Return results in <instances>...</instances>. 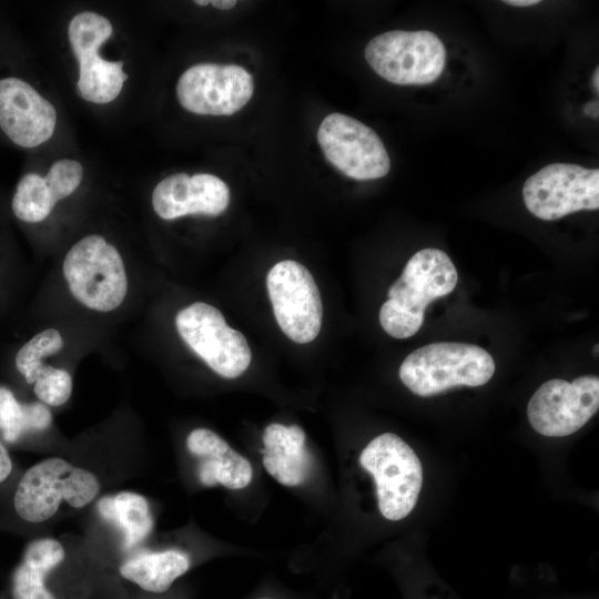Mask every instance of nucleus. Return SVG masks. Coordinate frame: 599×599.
I'll use <instances>...</instances> for the list:
<instances>
[{
    "label": "nucleus",
    "mask_w": 599,
    "mask_h": 599,
    "mask_svg": "<svg viewBox=\"0 0 599 599\" xmlns=\"http://www.w3.org/2000/svg\"><path fill=\"white\" fill-rule=\"evenodd\" d=\"M186 447L200 458L197 475L204 486L221 484L229 489H242L251 483V463L213 430L193 429L186 438Z\"/></svg>",
    "instance_id": "dca6fc26"
},
{
    "label": "nucleus",
    "mask_w": 599,
    "mask_h": 599,
    "mask_svg": "<svg viewBox=\"0 0 599 599\" xmlns=\"http://www.w3.org/2000/svg\"><path fill=\"white\" fill-rule=\"evenodd\" d=\"M266 287L283 333L295 343L314 341L322 327L323 304L311 272L296 261H281L268 271Z\"/></svg>",
    "instance_id": "6e6552de"
},
{
    "label": "nucleus",
    "mask_w": 599,
    "mask_h": 599,
    "mask_svg": "<svg viewBox=\"0 0 599 599\" xmlns=\"http://www.w3.org/2000/svg\"><path fill=\"white\" fill-rule=\"evenodd\" d=\"M539 0H506L504 3L515 7H529L539 3Z\"/></svg>",
    "instance_id": "cd10ccee"
},
{
    "label": "nucleus",
    "mask_w": 599,
    "mask_h": 599,
    "mask_svg": "<svg viewBox=\"0 0 599 599\" xmlns=\"http://www.w3.org/2000/svg\"><path fill=\"white\" fill-rule=\"evenodd\" d=\"M230 204V189L216 175L209 173H175L154 187L152 205L163 220L190 214L220 215Z\"/></svg>",
    "instance_id": "2eb2a0df"
},
{
    "label": "nucleus",
    "mask_w": 599,
    "mask_h": 599,
    "mask_svg": "<svg viewBox=\"0 0 599 599\" xmlns=\"http://www.w3.org/2000/svg\"><path fill=\"white\" fill-rule=\"evenodd\" d=\"M175 326L187 346L220 376L236 378L250 366L252 353L246 338L230 327L213 305H189L176 314Z\"/></svg>",
    "instance_id": "0eeeda50"
},
{
    "label": "nucleus",
    "mask_w": 599,
    "mask_h": 599,
    "mask_svg": "<svg viewBox=\"0 0 599 599\" xmlns=\"http://www.w3.org/2000/svg\"><path fill=\"white\" fill-rule=\"evenodd\" d=\"M189 556L180 550L142 552L124 560L119 573L150 593H163L190 568Z\"/></svg>",
    "instance_id": "6ab92c4d"
},
{
    "label": "nucleus",
    "mask_w": 599,
    "mask_h": 599,
    "mask_svg": "<svg viewBox=\"0 0 599 599\" xmlns=\"http://www.w3.org/2000/svg\"><path fill=\"white\" fill-rule=\"evenodd\" d=\"M60 201L45 176L27 173L18 182L12 197L14 215L27 223L43 221Z\"/></svg>",
    "instance_id": "412c9836"
},
{
    "label": "nucleus",
    "mask_w": 599,
    "mask_h": 599,
    "mask_svg": "<svg viewBox=\"0 0 599 599\" xmlns=\"http://www.w3.org/2000/svg\"><path fill=\"white\" fill-rule=\"evenodd\" d=\"M63 346L59 331L44 329L28 341L16 355L17 369L24 376L28 384H33L44 364L42 359L58 353Z\"/></svg>",
    "instance_id": "4be33fe9"
},
{
    "label": "nucleus",
    "mask_w": 599,
    "mask_h": 599,
    "mask_svg": "<svg viewBox=\"0 0 599 599\" xmlns=\"http://www.w3.org/2000/svg\"><path fill=\"white\" fill-rule=\"evenodd\" d=\"M585 113L591 118H598L599 115V103L598 101H591L585 105Z\"/></svg>",
    "instance_id": "bb28decb"
},
{
    "label": "nucleus",
    "mask_w": 599,
    "mask_h": 599,
    "mask_svg": "<svg viewBox=\"0 0 599 599\" xmlns=\"http://www.w3.org/2000/svg\"><path fill=\"white\" fill-rule=\"evenodd\" d=\"M112 32L110 20L91 11L75 14L69 23V41L79 62L77 91L85 101L112 102L128 79L122 61H106L99 55V49Z\"/></svg>",
    "instance_id": "9d476101"
},
{
    "label": "nucleus",
    "mask_w": 599,
    "mask_h": 599,
    "mask_svg": "<svg viewBox=\"0 0 599 599\" xmlns=\"http://www.w3.org/2000/svg\"><path fill=\"white\" fill-rule=\"evenodd\" d=\"M263 465L267 473L284 486L305 481L311 459L305 448V433L297 425L273 423L263 433Z\"/></svg>",
    "instance_id": "f3484780"
},
{
    "label": "nucleus",
    "mask_w": 599,
    "mask_h": 599,
    "mask_svg": "<svg viewBox=\"0 0 599 599\" xmlns=\"http://www.w3.org/2000/svg\"><path fill=\"white\" fill-rule=\"evenodd\" d=\"M598 347L599 345L597 344L596 347L593 348V351H596L595 353L598 354Z\"/></svg>",
    "instance_id": "7c9ffc66"
},
{
    "label": "nucleus",
    "mask_w": 599,
    "mask_h": 599,
    "mask_svg": "<svg viewBox=\"0 0 599 599\" xmlns=\"http://www.w3.org/2000/svg\"><path fill=\"white\" fill-rule=\"evenodd\" d=\"M34 394L47 406H61L72 393L71 375L61 368L43 364L34 382Z\"/></svg>",
    "instance_id": "b1692460"
},
{
    "label": "nucleus",
    "mask_w": 599,
    "mask_h": 599,
    "mask_svg": "<svg viewBox=\"0 0 599 599\" xmlns=\"http://www.w3.org/2000/svg\"><path fill=\"white\" fill-rule=\"evenodd\" d=\"M100 491V481L90 470L60 457L41 460L24 471L13 496L17 515L28 522L53 517L64 501L73 508L89 505Z\"/></svg>",
    "instance_id": "7ed1b4c3"
},
{
    "label": "nucleus",
    "mask_w": 599,
    "mask_h": 599,
    "mask_svg": "<svg viewBox=\"0 0 599 599\" xmlns=\"http://www.w3.org/2000/svg\"><path fill=\"white\" fill-rule=\"evenodd\" d=\"M528 211L544 221L599 207V170L571 163L548 164L522 186Z\"/></svg>",
    "instance_id": "1a4fd4ad"
},
{
    "label": "nucleus",
    "mask_w": 599,
    "mask_h": 599,
    "mask_svg": "<svg viewBox=\"0 0 599 599\" xmlns=\"http://www.w3.org/2000/svg\"><path fill=\"white\" fill-rule=\"evenodd\" d=\"M35 419L31 404H21L13 393L0 387V430L8 443L17 441L23 434L34 432Z\"/></svg>",
    "instance_id": "5701e85b"
},
{
    "label": "nucleus",
    "mask_w": 599,
    "mask_h": 599,
    "mask_svg": "<svg viewBox=\"0 0 599 599\" xmlns=\"http://www.w3.org/2000/svg\"><path fill=\"white\" fill-rule=\"evenodd\" d=\"M63 275L74 298L98 312L115 309L128 292L119 251L97 234L84 236L68 251Z\"/></svg>",
    "instance_id": "20e7f679"
},
{
    "label": "nucleus",
    "mask_w": 599,
    "mask_h": 599,
    "mask_svg": "<svg viewBox=\"0 0 599 599\" xmlns=\"http://www.w3.org/2000/svg\"><path fill=\"white\" fill-rule=\"evenodd\" d=\"M100 517L116 527L123 547L130 550L143 542L153 529V517L146 498L133 491L102 497L97 505Z\"/></svg>",
    "instance_id": "aec40b11"
},
{
    "label": "nucleus",
    "mask_w": 599,
    "mask_h": 599,
    "mask_svg": "<svg viewBox=\"0 0 599 599\" xmlns=\"http://www.w3.org/2000/svg\"><path fill=\"white\" fill-rule=\"evenodd\" d=\"M253 92V77L236 64H195L182 73L176 84L180 104L201 115H232L251 100Z\"/></svg>",
    "instance_id": "ddd939ff"
},
{
    "label": "nucleus",
    "mask_w": 599,
    "mask_h": 599,
    "mask_svg": "<svg viewBox=\"0 0 599 599\" xmlns=\"http://www.w3.org/2000/svg\"><path fill=\"white\" fill-rule=\"evenodd\" d=\"M64 558V548L57 539L40 538L30 542L11 577L12 599H57L47 581Z\"/></svg>",
    "instance_id": "a211bd4d"
},
{
    "label": "nucleus",
    "mask_w": 599,
    "mask_h": 599,
    "mask_svg": "<svg viewBox=\"0 0 599 599\" xmlns=\"http://www.w3.org/2000/svg\"><path fill=\"white\" fill-rule=\"evenodd\" d=\"M211 4L221 10H230L235 7V0H213Z\"/></svg>",
    "instance_id": "a878e982"
},
{
    "label": "nucleus",
    "mask_w": 599,
    "mask_h": 599,
    "mask_svg": "<svg viewBox=\"0 0 599 599\" xmlns=\"http://www.w3.org/2000/svg\"><path fill=\"white\" fill-rule=\"evenodd\" d=\"M317 141L325 158L355 180H375L390 170L380 138L369 126L342 113H331L321 123Z\"/></svg>",
    "instance_id": "f8f14e48"
},
{
    "label": "nucleus",
    "mask_w": 599,
    "mask_h": 599,
    "mask_svg": "<svg viewBox=\"0 0 599 599\" xmlns=\"http://www.w3.org/2000/svg\"><path fill=\"white\" fill-rule=\"evenodd\" d=\"M194 3H196L199 6H206V4H210L211 1H209V0H203V1L202 0H196V1H194Z\"/></svg>",
    "instance_id": "c756f323"
},
{
    "label": "nucleus",
    "mask_w": 599,
    "mask_h": 599,
    "mask_svg": "<svg viewBox=\"0 0 599 599\" xmlns=\"http://www.w3.org/2000/svg\"><path fill=\"white\" fill-rule=\"evenodd\" d=\"M364 55L379 77L399 85L429 84L446 64L444 43L428 30L384 32L367 43Z\"/></svg>",
    "instance_id": "423d86ee"
},
{
    "label": "nucleus",
    "mask_w": 599,
    "mask_h": 599,
    "mask_svg": "<svg viewBox=\"0 0 599 599\" xmlns=\"http://www.w3.org/2000/svg\"><path fill=\"white\" fill-rule=\"evenodd\" d=\"M592 87L598 92L599 91V68H596L592 75Z\"/></svg>",
    "instance_id": "c85d7f7f"
},
{
    "label": "nucleus",
    "mask_w": 599,
    "mask_h": 599,
    "mask_svg": "<svg viewBox=\"0 0 599 599\" xmlns=\"http://www.w3.org/2000/svg\"><path fill=\"white\" fill-rule=\"evenodd\" d=\"M495 373V361L484 348L439 342L412 352L399 367V378L414 394L428 397L456 386H481Z\"/></svg>",
    "instance_id": "f03ea898"
},
{
    "label": "nucleus",
    "mask_w": 599,
    "mask_h": 599,
    "mask_svg": "<svg viewBox=\"0 0 599 599\" xmlns=\"http://www.w3.org/2000/svg\"><path fill=\"white\" fill-rule=\"evenodd\" d=\"M599 408V378L585 375L568 382L549 379L531 396L527 416L531 427L548 437L579 430Z\"/></svg>",
    "instance_id": "9b49d317"
},
{
    "label": "nucleus",
    "mask_w": 599,
    "mask_h": 599,
    "mask_svg": "<svg viewBox=\"0 0 599 599\" xmlns=\"http://www.w3.org/2000/svg\"><path fill=\"white\" fill-rule=\"evenodd\" d=\"M359 463L374 477L380 514L393 521L408 516L423 485V467L412 447L385 433L368 443Z\"/></svg>",
    "instance_id": "39448f33"
},
{
    "label": "nucleus",
    "mask_w": 599,
    "mask_h": 599,
    "mask_svg": "<svg viewBox=\"0 0 599 599\" xmlns=\"http://www.w3.org/2000/svg\"><path fill=\"white\" fill-rule=\"evenodd\" d=\"M12 471V460L6 447L0 441V484L3 483Z\"/></svg>",
    "instance_id": "393cba45"
},
{
    "label": "nucleus",
    "mask_w": 599,
    "mask_h": 599,
    "mask_svg": "<svg viewBox=\"0 0 599 599\" xmlns=\"http://www.w3.org/2000/svg\"><path fill=\"white\" fill-rule=\"evenodd\" d=\"M55 124L54 106L29 83L0 79V128L13 143L35 148L52 136Z\"/></svg>",
    "instance_id": "4468645a"
},
{
    "label": "nucleus",
    "mask_w": 599,
    "mask_h": 599,
    "mask_svg": "<svg viewBox=\"0 0 599 599\" xmlns=\"http://www.w3.org/2000/svg\"><path fill=\"white\" fill-rule=\"evenodd\" d=\"M458 273L449 256L438 248L416 252L402 275L388 288V300L379 309L383 329L395 338H408L424 323L427 305L453 292Z\"/></svg>",
    "instance_id": "f257e3e1"
}]
</instances>
